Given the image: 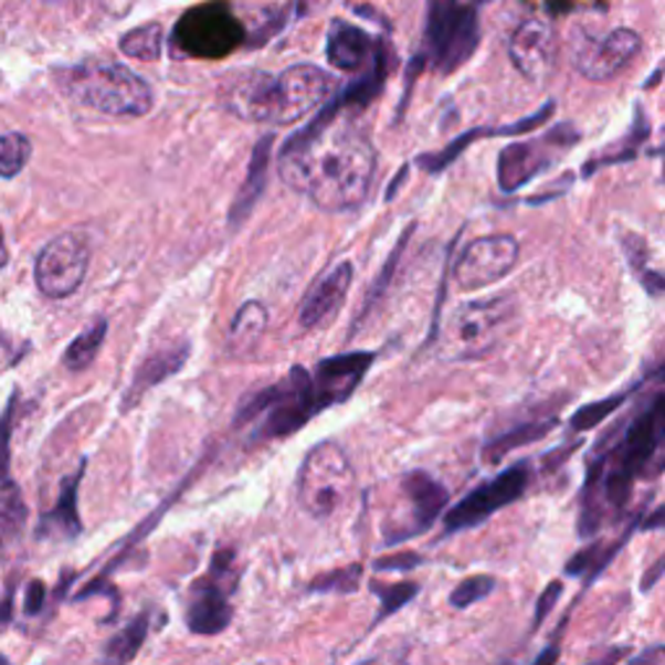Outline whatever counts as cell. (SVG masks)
Masks as SVG:
<instances>
[{"label": "cell", "instance_id": "cell-42", "mask_svg": "<svg viewBox=\"0 0 665 665\" xmlns=\"http://www.w3.org/2000/svg\"><path fill=\"white\" fill-rule=\"evenodd\" d=\"M637 273L650 297H661V294H665V271H653L645 265V268H640Z\"/></svg>", "mask_w": 665, "mask_h": 665}, {"label": "cell", "instance_id": "cell-27", "mask_svg": "<svg viewBox=\"0 0 665 665\" xmlns=\"http://www.w3.org/2000/svg\"><path fill=\"white\" fill-rule=\"evenodd\" d=\"M27 517L29 513L17 482L0 486V557L24 534Z\"/></svg>", "mask_w": 665, "mask_h": 665}, {"label": "cell", "instance_id": "cell-52", "mask_svg": "<svg viewBox=\"0 0 665 665\" xmlns=\"http://www.w3.org/2000/svg\"><path fill=\"white\" fill-rule=\"evenodd\" d=\"M657 154H663V182H665V149H661Z\"/></svg>", "mask_w": 665, "mask_h": 665}, {"label": "cell", "instance_id": "cell-49", "mask_svg": "<svg viewBox=\"0 0 665 665\" xmlns=\"http://www.w3.org/2000/svg\"><path fill=\"white\" fill-rule=\"evenodd\" d=\"M624 653H626V647H613L609 655L601 657V661H593V663H588V665H619V657H622Z\"/></svg>", "mask_w": 665, "mask_h": 665}, {"label": "cell", "instance_id": "cell-4", "mask_svg": "<svg viewBox=\"0 0 665 665\" xmlns=\"http://www.w3.org/2000/svg\"><path fill=\"white\" fill-rule=\"evenodd\" d=\"M320 411H328V403L313 372L294 367L276 386L247 398L236 411V424L253 426V442L286 440L307 426Z\"/></svg>", "mask_w": 665, "mask_h": 665}, {"label": "cell", "instance_id": "cell-5", "mask_svg": "<svg viewBox=\"0 0 665 665\" xmlns=\"http://www.w3.org/2000/svg\"><path fill=\"white\" fill-rule=\"evenodd\" d=\"M61 84L71 99L102 115L144 117L154 107V88L149 81L115 61L71 65L61 76Z\"/></svg>", "mask_w": 665, "mask_h": 665}, {"label": "cell", "instance_id": "cell-31", "mask_svg": "<svg viewBox=\"0 0 665 665\" xmlns=\"http://www.w3.org/2000/svg\"><path fill=\"white\" fill-rule=\"evenodd\" d=\"M369 590H372V595H377V601H380V611H377L372 626L382 624L386 619L393 616V613L403 611L405 605H409L413 598L421 593V585L413 580H403V582H380L372 580L369 582Z\"/></svg>", "mask_w": 665, "mask_h": 665}, {"label": "cell", "instance_id": "cell-9", "mask_svg": "<svg viewBox=\"0 0 665 665\" xmlns=\"http://www.w3.org/2000/svg\"><path fill=\"white\" fill-rule=\"evenodd\" d=\"M242 42H245V27L224 0H211L184 11L172 32L175 53L201 57V61L232 55Z\"/></svg>", "mask_w": 665, "mask_h": 665}, {"label": "cell", "instance_id": "cell-21", "mask_svg": "<svg viewBox=\"0 0 665 665\" xmlns=\"http://www.w3.org/2000/svg\"><path fill=\"white\" fill-rule=\"evenodd\" d=\"M380 44L382 42H374L361 27H353L349 21L338 19L330 24L325 55H328V63L336 71L357 73L374 63L377 53H380Z\"/></svg>", "mask_w": 665, "mask_h": 665}, {"label": "cell", "instance_id": "cell-6", "mask_svg": "<svg viewBox=\"0 0 665 665\" xmlns=\"http://www.w3.org/2000/svg\"><path fill=\"white\" fill-rule=\"evenodd\" d=\"M240 588V567L236 551L229 546L213 551L211 564L193 585L184 603V624L198 637H213L232 624L234 605L232 595Z\"/></svg>", "mask_w": 665, "mask_h": 665}, {"label": "cell", "instance_id": "cell-46", "mask_svg": "<svg viewBox=\"0 0 665 665\" xmlns=\"http://www.w3.org/2000/svg\"><path fill=\"white\" fill-rule=\"evenodd\" d=\"M661 661H665V645H653L647 647L645 653L634 655L626 665H657Z\"/></svg>", "mask_w": 665, "mask_h": 665}, {"label": "cell", "instance_id": "cell-33", "mask_svg": "<svg viewBox=\"0 0 665 665\" xmlns=\"http://www.w3.org/2000/svg\"><path fill=\"white\" fill-rule=\"evenodd\" d=\"M365 578V564L353 561V564L336 567L330 572H323L313 578L307 585V593H336V595H351L357 593Z\"/></svg>", "mask_w": 665, "mask_h": 665}, {"label": "cell", "instance_id": "cell-8", "mask_svg": "<svg viewBox=\"0 0 665 665\" xmlns=\"http://www.w3.org/2000/svg\"><path fill=\"white\" fill-rule=\"evenodd\" d=\"M482 42L478 9L465 0H432L424 53L440 73H453L471 61Z\"/></svg>", "mask_w": 665, "mask_h": 665}, {"label": "cell", "instance_id": "cell-18", "mask_svg": "<svg viewBox=\"0 0 665 665\" xmlns=\"http://www.w3.org/2000/svg\"><path fill=\"white\" fill-rule=\"evenodd\" d=\"M353 265L349 261L336 263L332 268L315 281L313 289L302 299L299 307V325L305 330H315L320 325H328L341 309L346 294L351 289Z\"/></svg>", "mask_w": 665, "mask_h": 665}, {"label": "cell", "instance_id": "cell-51", "mask_svg": "<svg viewBox=\"0 0 665 665\" xmlns=\"http://www.w3.org/2000/svg\"><path fill=\"white\" fill-rule=\"evenodd\" d=\"M465 3H471V6H476V9H478V6H486V3H494V0H465Z\"/></svg>", "mask_w": 665, "mask_h": 665}, {"label": "cell", "instance_id": "cell-40", "mask_svg": "<svg viewBox=\"0 0 665 665\" xmlns=\"http://www.w3.org/2000/svg\"><path fill=\"white\" fill-rule=\"evenodd\" d=\"M424 564V557L416 551H401L393 553V557H380L372 561L374 572H409V569H416Z\"/></svg>", "mask_w": 665, "mask_h": 665}, {"label": "cell", "instance_id": "cell-24", "mask_svg": "<svg viewBox=\"0 0 665 665\" xmlns=\"http://www.w3.org/2000/svg\"><path fill=\"white\" fill-rule=\"evenodd\" d=\"M650 130H653V125H650V117L642 105H634V120L630 125V130H626V136L622 140H616V144L609 146V149L595 154L593 159L588 161L585 167H582V177H593L598 169L605 167H616L624 165V161H634L640 157V149L645 146V140L650 138Z\"/></svg>", "mask_w": 665, "mask_h": 665}, {"label": "cell", "instance_id": "cell-3", "mask_svg": "<svg viewBox=\"0 0 665 665\" xmlns=\"http://www.w3.org/2000/svg\"><path fill=\"white\" fill-rule=\"evenodd\" d=\"M330 73L313 63H297L281 73L250 71L226 78L219 88L221 105L240 120L292 125L332 97Z\"/></svg>", "mask_w": 665, "mask_h": 665}, {"label": "cell", "instance_id": "cell-53", "mask_svg": "<svg viewBox=\"0 0 665 665\" xmlns=\"http://www.w3.org/2000/svg\"><path fill=\"white\" fill-rule=\"evenodd\" d=\"M507 665H513V663H507Z\"/></svg>", "mask_w": 665, "mask_h": 665}, {"label": "cell", "instance_id": "cell-14", "mask_svg": "<svg viewBox=\"0 0 665 665\" xmlns=\"http://www.w3.org/2000/svg\"><path fill=\"white\" fill-rule=\"evenodd\" d=\"M88 263H92V247L84 234L68 232L50 240L36 255L34 281L36 289L48 299H65L84 284Z\"/></svg>", "mask_w": 665, "mask_h": 665}, {"label": "cell", "instance_id": "cell-12", "mask_svg": "<svg viewBox=\"0 0 665 665\" xmlns=\"http://www.w3.org/2000/svg\"><path fill=\"white\" fill-rule=\"evenodd\" d=\"M515 302L509 294L465 302L450 323V346L457 359H478L499 344V332L513 323Z\"/></svg>", "mask_w": 665, "mask_h": 665}, {"label": "cell", "instance_id": "cell-15", "mask_svg": "<svg viewBox=\"0 0 665 665\" xmlns=\"http://www.w3.org/2000/svg\"><path fill=\"white\" fill-rule=\"evenodd\" d=\"M520 242L513 234H489L468 242L455 261V284L461 292H482L515 271Z\"/></svg>", "mask_w": 665, "mask_h": 665}, {"label": "cell", "instance_id": "cell-50", "mask_svg": "<svg viewBox=\"0 0 665 665\" xmlns=\"http://www.w3.org/2000/svg\"><path fill=\"white\" fill-rule=\"evenodd\" d=\"M6 263H9V247H6L3 229H0V268H6Z\"/></svg>", "mask_w": 665, "mask_h": 665}, {"label": "cell", "instance_id": "cell-38", "mask_svg": "<svg viewBox=\"0 0 665 665\" xmlns=\"http://www.w3.org/2000/svg\"><path fill=\"white\" fill-rule=\"evenodd\" d=\"M17 403L19 393L11 395L6 411L0 413V486L11 484V434H13V419H17Z\"/></svg>", "mask_w": 665, "mask_h": 665}, {"label": "cell", "instance_id": "cell-25", "mask_svg": "<svg viewBox=\"0 0 665 665\" xmlns=\"http://www.w3.org/2000/svg\"><path fill=\"white\" fill-rule=\"evenodd\" d=\"M557 426H559V419L549 416V419H538V421H526V424H517V426H513V430H507V432L497 434V437L486 440V445H484L486 463H497L517 447L534 445V442L543 440L546 434L557 430Z\"/></svg>", "mask_w": 665, "mask_h": 665}, {"label": "cell", "instance_id": "cell-32", "mask_svg": "<svg viewBox=\"0 0 665 665\" xmlns=\"http://www.w3.org/2000/svg\"><path fill=\"white\" fill-rule=\"evenodd\" d=\"M105 336H107V320H97L94 325H88L81 336L73 338L68 349H65L63 365L68 367L71 372H84V369L92 367V361L97 359L102 344H105Z\"/></svg>", "mask_w": 665, "mask_h": 665}, {"label": "cell", "instance_id": "cell-7", "mask_svg": "<svg viewBox=\"0 0 665 665\" xmlns=\"http://www.w3.org/2000/svg\"><path fill=\"white\" fill-rule=\"evenodd\" d=\"M353 489V468L338 442L325 440L305 455L297 476L299 505L317 520H328L346 505Z\"/></svg>", "mask_w": 665, "mask_h": 665}, {"label": "cell", "instance_id": "cell-23", "mask_svg": "<svg viewBox=\"0 0 665 665\" xmlns=\"http://www.w3.org/2000/svg\"><path fill=\"white\" fill-rule=\"evenodd\" d=\"M188 353H190L188 344H175L169 346V349L154 351L151 357L138 367V372L133 374L128 393L123 398V411H130L154 386H159V382H165L167 377L180 372L184 361H188Z\"/></svg>", "mask_w": 665, "mask_h": 665}, {"label": "cell", "instance_id": "cell-26", "mask_svg": "<svg viewBox=\"0 0 665 665\" xmlns=\"http://www.w3.org/2000/svg\"><path fill=\"white\" fill-rule=\"evenodd\" d=\"M151 630V613L144 611L133 619L130 624H125L120 632H115L113 637L107 640L105 650H102V663L105 665H128L130 661H136V655L144 647L146 637H149Z\"/></svg>", "mask_w": 665, "mask_h": 665}, {"label": "cell", "instance_id": "cell-2", "mask_svg": "<svg viewBox=\"0 0 665 665\" xmlns=\"http://www.w3.org/2000/svg\"><path fill=\"white\" fill-rule=\"evenodd\" d=\"M341 109L346 107L338 99L328 102L317 120L286 140L278 159L281 180L330 213L359 209L377 169L372 140L353 123L341 120Z\"/></svg>", "mask_w": 665, "mask_h": 665}, {"label": "cell", "instance_id": "cell-1", "mask_svg": "<svg viewBox=\"0 0 665 665\" xmlns=\"http://www.w3.org/2000/svg\"><path fill=\"white\" fill-rule=\"evenodd\" d=\"M665 473V388L640 398L590 447L580 486L578 536L593 541L601 530L626 517L640 482Z\"/></svg>", "mask_w": 665, "mask_h": 665}, {"label": "cell", "instance_id": "cell-22", "mask_svg": "<svg viewBox=\"0 0 665 665\" xmlns=\"http://www.w3.org/2000/svg\"><path fill=\"white\" fill-rule=\"evenodd\" d=\"M86 471V461H81L78 471L65 476V482L61 484V492H57V502L53 509L42 513L40 522H36V538L40 541H55V538H63V541H73V538L81 536V515H78V489H81V478H84Z\"/></svg>", "mask_w": 665, "mask_h": 665}, {"label": "cell", "instance_id": "cell-43", "mask_svg": "<svg viewBox=\"0 0 665 665\" xmlns=\"http://www.w3.org/2000/svg\"><path fill=\"white\" fill-rule=\"evenodd\" d=\"M663 578H665V553H663L661 559L655 561L653 567L647 569L645 574H642V580H640V593H653L655 585H657V582H661Z\"/></svg>", "mask_w": 665, "mask_h": 665}, {"label": "cell", "instance_id": "cell-44", "mask_svg": "<svg viewBox=\"0 0 665 665\" xmlns=\"http://www.w3.org/2000/svg\"><path fill=\"white\" fill-rule=\"evenodd\" d=\"M640 530H647V534H653V530H665V502H661L655 509H650V513L642 515Z\"/></svg>", "mask_w": 665, "mask_h": 665}, {"label": "cell", "instance_id": "cell-10", "mask_svg": "<svg viewBox=\"0 0 665 665\" xmlns=\"http://www.w3.org/2000/svg\"><path fill=\"white\" fill-rule=\"evenodd\" d=\"M582 133L572 123H557L541 136L513 140L499 151L497 159V182L505 193H517L557 167L564 159L567 151H572L580 144Z\"/></svg>", "mask_w": 665, "mask_h": 665}, {"label": "cell", "instance_id": "cell-13", "mask_svg": "<svg viewBox=\"0 0 665 665\" xmlns=\"http://www.w3.org/2000/svg\"><path fill=\"white\" fill-rule=\"evenodd\" d=\"M401 492L409 509H403L401 520H390L388 526L382 528L386 546H395L411 541V538L416 536H424L450 509L447 486L426 471L405 473L401 478Z\"/></svg>", "mask_w": 665, "mask_h": 665}, {"label": "cell", "instance_id": "cell-39", "mask_svg": "<svg viewBox=\"0 0 665 665\" xmlns=\"http://www.w3.org/2000/svg\"><path fill=\"white\" fill-rule=\"evenodd\" d=\"M561 595H564V582L561 580H551L549 585L543 588V593L538 595L536 603V613H534V630H538L546 619H549V613L557 609V603L561 601Z\"/></svg>", "mask_w": 665, "mask_h": 665}, {"label": "cell", "instance_id": "cell-11", "mask_svg": "<svg viewBox=\"0 0 665 665\" xmlns=\"http://www.w3.org/2000/svg\"><path fill=\"white\" fill-rule=\"evenodd\" d=\"M530 484H534V463L517 461L507 465L505 471H499L489 482L473 486L463 499H457L455 505L447 509L445 517H442V526H445L442 528V538L484 526L499 509L515 505V502L526 497Z\"/></svg>", "mask_w": 665, "mask_h": 665}, {"label": "cell", "instance_id": "cell-47", "mask_svg": "<svg viewBox=\"0 0 665 665\" xmlns=\"http://www.w3.org/2000/svg\"><path fill=\"white\" fill-rule=\"evenodd\" d=\"M559 655H561V645H559L557 640H553L549 647H543L541 653H538V655L534 657V663H530V665H557Z\"/></svg>", "mask_w": 665, "mask_h": 665}, {"label": "cell", "instance_id": "cell-41", "mask_svg": "<svg viewBox=\"0 0 665 665\" xmlns=\"http://www.w3.org/2000/svg\"><path fill=\"white\" fill-rule=\"evenodd\" d=\"M48 603V588H44L42 580H32L27 585V595H24V613L27 616H36Z\"/></svg>", "mask_w": 665, "mask_h": 665}, {"label": "cell", "instance_id": "cell-17", "mask_svg": "<svg viewBox=\"0 0 665 665\" xmlns=\"http://www.w3.org/2000/svg\"><path fill=\"white\" fill-rule=\"evenodd\" d=\"M509 61L515 71L530 84H541L551 73L553 57H557V36L549 21L530 17L515 27L509 34Z\"/></svg>", "mask_w": 665, "mask_h": 665}, {"label": "cell", "instance_id": "cell-30", "mask_svg": "<svg viewBox=\"0 0 665 665\" xmlns=\"http://www.w3.org/2000/svg\"><path fill=\"white\" fill-rule=\"evenodd\" d=\"M265 325H268V313L261 302H245L240 307V313L234 315L232 325H229V344L234 349H247V346H255L263 338Z\"/></svg>", "mask_w": 665, "mask_h": 665}, {"label": "cell", "instance_id": "cell-35", "mask_svg": "<svg viewBox=\"0 0 665 665\" xmlns=\"http://www.w3.org/2000/svg\"><path fill=\"white\" fill-rule=\"evenodd\" d=\"M499 580L494 578V574H471V578H465L457 582V585L450 590L447 603L453 605L457 611L471 609V605L486 601V598L497 593Z\"/></svg>", "mask_w": 665, "mask_h": 665}, {"label": "cell", "instance_id": "cell-29", "mask_svg": "<svg viewBox=\"0 0 665 665\" xmlns=\"http://www.w3.org/2000/svg\"><path fill=\"white\" fill-rule=\"evenodd\" d=\"M482 138H499V125H492V128H471V130H465L457 138L450 140L445 149H440V151H434V154H421V157L416 159V165L421 169H424V172H430V175L445 172V169L450 165H455V161L461 159L463 154L468 151L471 146L476 144V140H482Z\"/></svg>", "mask_w": 665, "mask_h": 665}, {"label": "cell", "instance_id": "cell-20", "mask_svg": "<svg viewBox=\"0 0 665 665\" xmlns=\"http://www.w3.org/2000/svg\"><path fill=\"white\" fill-rule=\"evenodd\" d=\"M642 515H645V509H640V513L630 520V526L624 528V534L619 538H613V541H595V538H593V541H588L578 553H572V557H569V561L564 564V578H578V580L585 582V585H582V590H580L578 601L582 598V593H588V590L595 585L598 578H601L605 569H609L613 561H616L619 551H622L624 546L632 541V536L640 530ZM578 601H574V603H578Z\"/></svg>", "mask_w": 665, "mask_h": 665}, {"label": "cell", "instance_id": "cell-48", "mask_svg": "<svg viewBox=\"0 0 665 665\" xmlns=\"http://www.w3.org/2000/svg\"><path fill=\"white\" fill-rule=\"evenodd\" d=\"M359 665H405V657L403 653H377Z\"/></svg>", "mask_w": 665, "mask_h": 665}, {"label": "cell", "instance_id": "cell-36", "mask_svg": "<svg viewBox=\"0 0 665 665\" xmlns=\"http://www.w3.org/2000/svg\"><path fill=\"white\" fill-rule=\"evenodd\" d=\"M32 140L24 133H0V177L11 180L29 165Z\"/></svg>", "mask_w": 665, "mask_h": 665}, {"label": "cell", "instance_id": "cell-45", "mask_svg": "<svg viewBox=\"0 0 665 665\" xmlns=\"http://www.w3.org/2000/svg\"><path fill=\"white\" fill-rule=\"evenodd\" d=\"M13 595H17V588L9 585V588H6L3 598H0V634H3L11 626V619H13Z\"/></svg>", "mask_w": 665, "mask_h": 665}, {"label": "cell", "instance_id": "cell-34", "mask_svg": "<svg viewBox=\"0 0 665 665\" xmlns=\"http://www.w3.org/2000/svg\"><path fill=\"white\" fill-rule=\"evenodd\" d=\"M161 44H165V34H161L159 24H144L130 29L128 34L120 40V50L125 55L136 57V61L151 63L161 55Z\"/></svg>", "mask_w": 665, "mask_h": 665}, {"label": "cell", "instance_id": "cell-16", "mask_svg": "<svg viewBox=\"0 0 665 665\" xmlns=\"http://www.w3.org/2000/svg\"><path fill=\"white\" fill-rule=\"evenodd\" d=\"M640 50L642 36L634 29L616 27L605 32L601 40L580 48L574 53V68L582 78L593 81V84H605V81H613L619 73L630 68L637 61Z\"/></svg>", "mask_w": 665, "mask_h": 665}, {"label": "cell", "instance_id": "cell-28", "mask_svg": "<svg viewBox=\"0 0 665 665\" xmlns=\"http://www.w3.org/2000/svg\"><path fill=\"white\" fill-rule=\"evenodd\" d=\"M645 382H647V377H645V380L634 382L632 388L619 390V393L603 398V401L585 403L582 409H578L572 413V416H569V424H567L569 432H590V430H595V426H601L605 419L613 416V413H616L619 409H624V405L630 403V398L637 395Z\"/></svg>", "mask_w": 665, "mask_h": 665}, {"label": "cell", "instance_id": "cell-37", "mask_svg": "<svg viewBox=\"0 0 665 665\" xmlns=\"http://www.w3.org/2000/svg\"><path fill=\"white\" fill-rule=\"evenodd\" d=\"M268 149H271V136L265 138L261 146H257L255 159H253V169H250L245 188L240 190V198H236V205L232 211L234 221H236V217H245V213L253 209V203L257 201V198H261V190L265 184V161H268Z\"/></svg>", "mask_w": 665, "mask_h": 665}, {"label": "cell", "instance_id": "cell-19", "mask_svg": "<svg viewBox=\"0 0 665 665\" xmlns=\"http://www.w3.org/2000/svg\"><path fill=\"white\" fill-rule=\"evenodd\" d=\"M374 365V351H349V353H338V357L323 359L317 369L313 372L317 388L328 403V409L332 405H341L349 401L353 395V390L361 386L369 369Z\"/></svg>", "mask_w": 665, "mask_h": 665}]
</instances>
